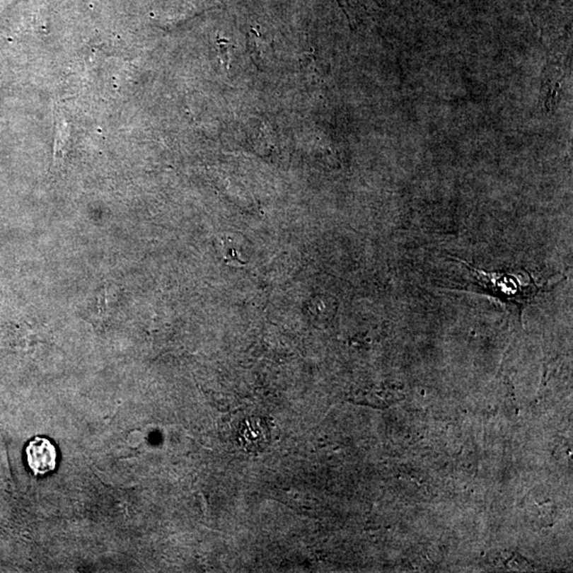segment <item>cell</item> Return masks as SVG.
Segmentation results:
<instances>
[{
	"label": "cell",
	"mask_w": 573,
	"mask_h": 573,
	"mask_svg": "<svg viewBox=\"0 0 573 573\" xmlns=\"http://www.w3.org/2000/svg\"><path fill=\"white\" fill-rule=\"evenodd\" d=\"M233 46L229 45L228 42H225V40H219L218 42V51H219V57H220L221 62H222L223 65L225 66L226 69H228L229 66V61H231V51L233 50Z\"/></svg>",
	"instance_id": "4"
},
{
	"label": "cell",
	"mask_w": 573,
	"mask_h": 573,
	"mask_svg": "<svg viewBox=\"0 0 573 573\" xmlns=\"http://www.w3.org/2000/svg\"><path fill=\"white\" fill-rule=\"evenodd\" d=\"M25 456L30 469L35 475H47L57 467V449L46 437L36 436L29 441L25 447Z\"/></svg>",
	"instance_id": "2"
},
{
	"label": "cell",
	"mask_w": 573,
	"mask_h": 573,
	"mask_svg": "<svg viewBox=\"0 0 573 573\" xmlns=\"http://www.w3.org/2000/svg\"><path fill=\"white\" fill-rule=\"evenodd\" d=\"M451 258L460 261L469 270L475 279V286L479 289L480 292L490 295L501 303L515 306L519 318L524 307L532 303L537 294L545 291V286H548L547 284H537L530 272L511 273L484 271L473 267L470 263L462 259L452 256Z\"/></svg>",
	"instance_id": "1"
},
{
	"label": "cell",
	"mask_w": 573,
	"mask_h": 573,
	"mask_svg": "<svg viewBox=\"0 0 573 573\" xmlns=\"http://www.w3.org/2000/svg\"><path fill=\"white\" fill-rule=\"evenodd\" d=\"M248 50L257 66L262 64L263 40L253 30L252 35L248 37Z\"/></svg>",
	"instance_id": "3"
}]
</instances>
